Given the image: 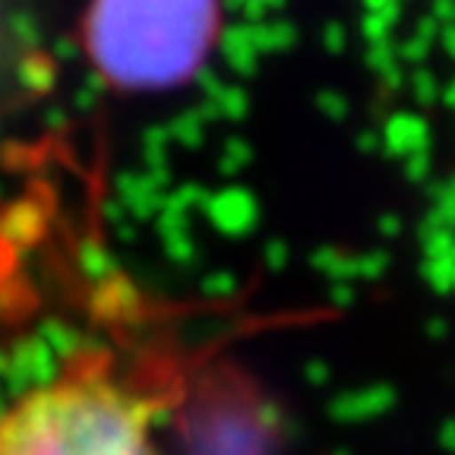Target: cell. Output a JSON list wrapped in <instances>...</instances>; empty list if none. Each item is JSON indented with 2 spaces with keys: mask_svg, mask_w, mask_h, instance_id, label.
Segmentation results:
<instances>
[{
  "mask_svg": "<svg viewBox=\"0 0 455 455\" xmlns=\"http://www.w3.org/2000/svg\"><path fill=\"white\" fill-rule=\"evenodd\" d=\"M162 402L108 348L73 351L0 411V455H156Z\"/></svg>",
  "mask_w": 455,
  "mask_h": 455,
  "instance_id": "1",
  "label": "cell"
},
{
  "mask_svg": "<svg viewBox=\"0 0 455 455\" xmlns=\"http://www.w3.org/2000/svg\"><path fill=\"white\" fill-rule=\"evenodd\" d=\"M221 28V0H89L83 48L105 83L156 92L196 76Z\"/></svg>",
  "mask_w": 455,
  "mask_h": 455,
  "instance_id": "2",
  "label": "cell"
},
{
  "mask_svg": "<svg viewBox=\"0 0 455 455\" xmlns=\"http://www.w3.org/2000/svg\"><path fill=\"white\" fill-rule=\"evenodd\" d=\"M449 430H452V434H449V446L455 449V427H449Z\"/></svg>",
  "mask_w": 455,
  "mask_h": 455,
  "instance_id": "3",
  "label": "cell"
}]
</instances>
